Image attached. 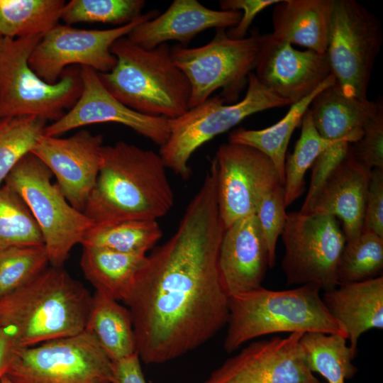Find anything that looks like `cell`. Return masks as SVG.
<instances>
[{"label":"cell","instance_id":"6da1fadb","mask_svg":"<svg viewBox=\"0 0 383 383\" xmlns=\"http://www.w3.org/2000/svg\"><path fill=\"white\" fill-rule=\"evenodd\" d=\"M224 231L216 170L211 165L177 231L147 255L123 301L131 314L137 353L145 363L181 357L227 323L230 297L218 268Z\"/></svg>","mask_w":383,"mask_h":383},{"label":"cell","instance_id":"7a4b0ae2","mask_svg":"<svg viewBox=\"0 0 383 383\" xmlns=\"http://www.w3.org/2000/svg\"><path fill=\"white\" fill-rule=\"evenodd\" d=\"M160 154L118 141L104 145L102 164L83 213L94 225L155 220L174 204Z\"/></svg>","mask_w":383,"mask_h":383},{"label":"cell","instance_id":"3957f363","mask_svg":"<svg viewBox=\"0 0 383 383\" xmlns=\"http://www.w3.org/2000/svg\"><path fill=\"white\" fill-rule=\"evenodd\" d=\"M92 295L62 267H47L0 300V326L18 348L73 336L85 330Z\"/></svg>","mask_w":383,"mask_h":383},{"label":"cell","instance_id":"277c9868","mask_svg":"<svg viewBox=\"0 0 383 383\" xmlns=\"http://www.w3.org/2000/svg\"><path fill=\"white\" fill-rule=\"evenodd\" d=\"M116 57L109 72L98 73L104 87L128 108L144 115L177 118L189 109L191 87L174 64L167 43L146 50L126 36L111 47Z\"/></svg>","mask_w":383,"mask_h":383},{"label":"cell","instance_id":"5b68a950","mask_svg":"<svg viewBox=\"0 0 383 383\" xmlns=\"http://www.w3.org/2000/svg\"><path fill=\"white\" fill-rule=\"evenodd\" d=\"M321 290L315 284L284 290L261 286L231 296L223 343L226 352L232 353L250 340L277 333L321 332L347 337L325 307Z\"/></svg>","mask_w":383,"mask_h":383},{"label":"cell","instance_id":"8992f818","mask_svg":"<svg viewBox=\"0 0 383 383\" xmlns=\"http://www.w3.org/2000/svg\"><path fill=\"white\" fill-rule=\"evenodd\" d=\"M41 38L0 36V118L35 116L54 122L78 100L80 67H68L55 84L44 82L30 67V55Z\"/></svg>","mask_w":383,"mask_h":383},{"label":"cell","instance_id":"52a82bcc","mask_svg":"<svg viewBox=\"0 0 383 383\" xmlns=\"http://www.w3.org/2000/svg\"><path fill=\"white\" fill-rule=\"evenodd\" d=\"M261 39L256 28L242 39L231 38L225 28H217L213 38L202 46L171 48L172 60L191 87L189 109L203 103L218 89L226 104L237 102L255 67Z\"/></svg>","mask_w":383,"mask_h":383},{"label":"cell","instance_id":"ba28073f","mask_svg":"<svg viewBox=\"0 0 383 383\" xmlns=\"http://www.w3.org/2000/svg\"><path fill=\"white\" fill-rule=\"evenodd\" d=\"M247 86L245 96L235 103L226 104L216 95L169 119V137L159 153L167 168L187 179L191 173L189 160L205 143L252 114L290 105L261 84L253 72L248 77Z\"/></svg>","mask_w":383,"mask_h":383},{"label":"cell","instance_id":"9c48e42d","mask_svg":"<svg viewBox=\"0 0 383 383\" xmlns=\"http://www.w3.org/2000/svg\"><path fill=\"white\" fill-rule=\"evenodd\" d=\"M50 170L31 152L23 157L6 177L4 184L23 200L43 238L50 265L62 267L72 249L81 244L94 226L65 199Z\"/></svg>","mask_w":383,"mask_h":383},{"label":"cell","instance_id":"30bf717a","mask_svg":"<svg viewBox=\"0 0 383 383\" xmlns=\"http://www.w3.org/2000/svg\"><path fill=\"white\" fill-rule=\"evenodd\" d=\"M383 40L379 19L354 0H335L326 54L331 73L349 98L366 100Z\"/></svg>","mask_w":383,"mask_h":383},{"label":"cell","instance_id":"8fae6325","mask_svg":"<svg viewBox=\"0 0 383 383\" xmlns=\"http://www.w3.org/2000/svg\"><path fill=\"white\" fill-rule=\"evenodd\" d=\"M5 375L13 383H112V362L84 330L19 348Z\"/></svg>","mask_w":383,"mask_h":383},{"label":"cell","instance_id":"7c38bea8","mask_svg":"<svg viewBox=\"0 0 383 383\" xmlns=\"http://www.w3.org/2000/svg\"><path fill=\"white\" fill-rule=\"evenodd\" d=\"M281 236L287 285L315 284L326 292L339 284L338 268L346 239L335 216L287 213Z\"/></svg>","mask_w":383,"mask_h":383},{"label":"cell","instance_id":"4fadbf2b","mask_svg":"<svg viewBox=\"0 0 383 383\" xmlns=\"http://www.w3.org/2000/svg\"><path fill=\"white\" fill-rule=\"evenodd\" d=\"M159 11L150 10L128 24L106 30H88L57 24L42 36L32 50L28 64L44 82L56 83L70 66L89 67L98 73L112 70L116 57L111 47L127 36L138 24L154 18Z\"/></svg>","mask_w":383,"mask_h":383},{"label":"cell","instance_id":"5bb4252c","mask_svg":"<svg viewBox=\"0 0 383 383\" xmlns=\"http://www.w3.org/2000/svg\"><path fill=\"white\" fill-rule=\"evenodd\" d=\"M217 199L225 230L238 220L255 214L262 196L282 184L272 160L252 147L221 144L213 159Z\"/></svg>","mask_w":383,"mask_h":383},{"label":"cell","instance_id":"9a60e30c","mask_svg":"<svg viewBox=\"0 0 383 383\" xmlns=\"http://www.w3.org/2000/svg\"><path fill=\"white\" fill-rule=\"evenodd\" d=\"M302 335L253 341L204 383H322L308 366L300 343Z\"/></svg>","mask_w":383,"mask_h":383},{"label":"cell","instance_id":"2e32d148","mask_svg":"<svg viewBox=\"0 0 383 383\" xmlns=\"http://www.w3.org/2000/svg\"><path fill=\"white\" fill-rule=\"evenodd\" d=\"M103 147L102 135L81 130L66 138L43 133L31 153L55 177L67 201L83 212L102 164Z\"/></svg>","mask_w":383,"mask_h":383},{"label":"cell","instance_id":"e0dca14e","mask_svg":"<svg viewBox=\"0 0 383 383\" xmlns=\"http://www.w3.org/2000/svg\"><path fill=\"white\" fill-rule=\"evenodd\" d=\"M82 89L74 106L62 117L47 125L44 134L58 136L85 126L116 123L127 126L160 147L170 133L169 119L138 113L125 106L104 87L98 72L80 67Z\"/></svg>","mask_w":383,"mask_h":383},{"label":"cell","instance_id":"ac0fdd59","mask_svg":"<svg viewBox=\"0 0 383 383\" xmlns=\"http://www.w3.org/2000/svg\"><path fill=\"white\" fill-rule=\"evenodd\" d=\"M254 70L261 84L290 105L312 94L331 74L326 53L296 50L271 33L262 35Z\"/></svg>","mask_w":383,"mask_h":383},{"label":"cell","instance_id":"d6986e66","mask_svg":"<svg viewBox=\"0 0 383 383\" xmlns=\"http://www.w3.org/2000/svg\"><path fill=\"white\" fill-rule=\"evenodd\" d=\"M370 172L348 152L299 212L335 216L342 222L346 243L354 241L362 233Z\"/></svg>","mask_w":383,"mask_h":383},{"label":"cell","instance_id":"ffe728a7","mask_svg":"<svg viewBox=\"0 0 383 383\" xmlns=\"http://www.w3.org/2000/svg\"><path fill=\"white\" fill-rule=\"evenodd\" d=\"M268 267V249L255 214L238 220L225 230L218 268L229 297L261 287Z\"/></svg>","mask_w":383,"mask_h":383},{"label":"cell","instance_id":"44dd1931","mask_svg":"<svg viewBox=\"0 0 383 383\" xmlns=\"http://www.w3.org/2000/svg\"><path fill=\"white\" fill-rule=\"evenodd\" d=\"M241 16L242 11L213 10L197 0H174L164 13L138 24L126 37L146 50L170 40L187 47L197 34L212 28H233Z\"/></svg>","mask_w":383,"mask_h":383},{"label":"cell","instance_id":"7402d4cb","mask_svg":"<svg viewBox=\"0 0 383 383\" xmlns=\"http://www.w3.org/2000/svg\"><path fill=\"white\" fill-rule=\"evenodd\" d=\"M322 301L349 340L356 355L358 340L372 329L383 328V277L344 282L324 292Z\"/></svg>","mask_w":383,"mask_h":383},{"label":"cell","instance_id":"603a6c76","mask_svg":"<svg viewBox=\"0 0 383 383\" xmlns=\"http://www.w3.org/2000/svg\"><path fill=\"white\" fill-rule=\"evenodd\" d=\"M382 101L347 97L335 82L321 91L309 109L319 135L331 145H350L359 140Z\"/></svg>","mask_w":383,"mask_h":383},{"label":"cell","instance_id":"cb8c5ba5","mask_svg":"<svg viewBox=\"0 0 383 383\" xmlns=\"http://www.w3.org/2000/svg\"><path fill=\"white\" fill-rule=\"evenodd\" d=\"M335 0H281L272 16L276 39L324 54Z\"/></svg>","mask_w":383,"mask_h":383},{"label":"cell","instance_id":"d4e9b609","mask_svg":"<svg viewBox=\"0 0 383 383\" xmlns=\"http://www.w3.org/2000/svg\"><path fill=\"white\" fill-rule=\"evenodd\" d=\"M146 261L147 255L82 246L80 267L96 292L118 301L125 299Z\"/></svg>","mask_w":383,"mask_h":383},{"label":"cell","instance_id":"484cf974","mask_svg":"<svg viewBox=\"0 0 383 383\" xmlns=\"http://www.w3.org/2000/svg\"><path fill=\"white\" fill-rule=\"evenodd\" d=\"M85 330L95 337L111 362L137 353L128 309L99 292L92 295Z\"/></svg>","mask_w":383,"mask_h":383},{"label":"cell","instance_id":"4316f807","mask_svg":"<svg viewBox=\"0 0 383 383\" xmlns=\"http://www.w3.org/2000/svg\"><path fill=\"white\" fill-rule=\"evenodd\" d=\"M335 82V77L331 74L312 94L290 105L287 114L278 122L260 130H235L229 135L228 142L252 147L267 155L274 163L283 185L286 153L293 132L300 126L313 98Z\"/></svg>","mask_w":383,"mask_h":383},{"label":"cell","instance_id":"83f0119b","mask_svg":"<svg viewBox=\"0 0 383 383\" xmlns=\"http://www.w3.org/2000/svg\"><path fill=\"white\" fill-rule=\"evenodd\" d=\"M347 340L340 333H303L301 346L311 371L321 374L327 383H345L351 379L357 368L353 363L355 355Z\"/></svg>","mask_w":383,"mask_h":383},{"label":"cell","instance_id":"f1b7e54d","mask_svg":"<svg viewBox=\"0 0 383 383\" xmlns=\"http://www.w3.org/2000/svg\"><path fill=\"white\" fill-rule=\"evenodd\" d=\"M64 0H0V35L43 36L58 24Z\"/></svg>","mask_w":383,"mask_h":383},{"label":"cell","instance_id":"f546056e","mask_svg":"<svg viewBox=\"0 0 383 383\" xmlns=\"http://www.w3.org/2000/svg\"><path fill=\"white\" fill-rule=\"evenodd\" d=\"M162 235L155 220L123 221L94 225L84 234L81 245L146 255Z\"/></svg>","mask_w":383,"mask_h":383},{"label":"cell","instance_id":"4dcf8cb0","mask_svg":"<svg viewBox=\"0 0 383 383\" xmlns=\"http://www.w3.org/2000/svg\"><path fill=\"white\" fill-rule=\"evenodd\" d=\"M300 126L301 134L294 151L285 159L283 187L286 206L302 195L306 171L311 167L316 157L330 146V143L318 133L309 109L304 114Z\"/></svg>","mask_w":383,"mask_h":383},{"label":"cell","instance_id":"1f68e13d","mask_svg":"<svg viewBox=\"0 0 383 383\" xmlns=\"http://www.w3.org/2000/svg\"><path fill=\"white\" fill-rule=\"evenodd\" d=\"M47 123L35 116L0 118V187L16 164L31 152Z\"/></svg>","mask_w":383,"mask_h":383},{"label":"cell","instance_id":"d6a6232c","mask_svg":"<svg viewBox=\"0 0 383 383\" xmlns=\"http://www.w3.org/2000/svg\"><path fill=\"white\" fill-rule=\"evenodd\" d=\"M44 245L40 228L21 197L8 186L0 187V249Z\"/></svg>","mask_w":383,"mask_h":383},{"label":"cell","instance_id":"836d02e7","mask_svg":"<svg viewBox=\"0 0 383 383\" xmlns=\"http://www.w3.org/2000/svg\"><path fill=\"white\" fill-rule=\"evenodd\" d=\"M383 238L362 232L354 241L346 243L338 268L339 283L355 282L382 276Z\"/></svg>","mask_w":383,"mask_h":383},{"label":"cell","instance_id":"e575fe53","mask_svg":"<svg viewBox=\"0 0 383 383\" xmlns=\"http://www.w3.org/2000/svg\"><path fill=\"white\" fill-rule=\"evenodd\" d=\"M49 264L44 245L0 249V300L28 284Z\"/></svg>","mask_w":383,"mask_h":383},{"label":"cell","instance_id":"d590c367","mask_svg":"<svg viewBox=\"0 0 383 383\" xmlns=\"http://www.w3.org/2000/svg\"><path fill=\"white\" fill-rule=\"evenodd\" d=\"M144 0H72L65 3L61 19L67 25L101 23L121 26L138 18Z\"/></svg>","mask_w":383,"mask_h":383},{"label":"cell","instance_id":"8d00e7d4","mask_svg":"<svg viewBox=\"0 0 383 383\" xmlns=\"http://www.w3.org/2000/svg\"><path fill=\"white\" fill-rule=\"evenodd\" d=\"M286 207L284 187L279 184L262 196L256 209L255 215L268 249L270 268L275 264L277 240L286 223Z\"/></svg>","mask_w":383,"mask_h":383},{"label":"cell","instance_id":"74e56055","mask_svg":"<svg viewBox=\"0 0 383 383\" xmlns=\"http://www.w3.org/2000/svg\"><path fill=\"white\" fill-rule=\"evenodd\" d=\"M348 152L370 171L383 169L382 104L367 122L362 138L350 145Z\"/></svg>","mask_w":383,"mask_h":383},{"label":"cell","instance_id":"f35d334b","mask_svg":"<svg viewBox=\"0 0 383 383\" xmlns=\"http://www.w3.org/2000/svg\"><path fill=\"white\" fill-rule=\"evenodd\" d=\"M362 232L383 238V169L374 168L370 172Z\"/></svg>","mask_w":383,"mask_h":383},{"label":"cell","instance_id":"ab89813d","mask_svg":"<svg viewBox=\"0 0 383 383\" xmlns=\"http://www.w3.org/2000/svg\"><path fill=\"white\" fill-rule=\"evenodd\" d=\"M281 0H221L219 6L222 11H241L242 16L238 24L228 28L226 33L231 38L242 39L255 16L267 7L276 4Z\"/></svg>","mask_w":383,"mask_h":383},{"label":"cell","instance_id":"60d3db41","mask_svg":"<svg viewBox=\"0 0 383 383\" xmlns=\"http://www.w3.org/2000/svg\"><path fill=\"white\" fill-rule=\"evenodd\" d=\"M112 383H146L138 353L112 362Z\"/></svg>","mask_w":383,"mask_h":383},{"label":"cell","instance_id":"b9f144b4","mask_svg":"<svg viewBox=\"0 0 383 383\" xmlns=\"http://www.w3.org/2000/svg\"><path fill=\"white\" fill-rule=\"evenodd\" d=\"M19 348L13 339L0 326V381L6 374Z\"/></svg>","mask_w":383,"mask_h":383},{"label":"cell","instance_id":"7bdbcfd3","mask_svg":"<svg viewBox=\"0 0 383 383\" xmlns=\"http://www.w3.org/2000/svg\"><path fill=\"white\" fill-rule=\"evenodd\" d=\"M0 383H13V382H12L6 375H4L1 378Z\"/></svg>","mask_w":383,"mask_h":383},{"label":"cell","instance_id":"ee69618b","mask_svg":"<svg viewBox=\"0 0 383 383\" xmlns=\"http://www.w3.org/2000/svg\"><path fill=\"white\" fill-rule=\"evenodd\" d=\"M0 36H1V35H0Z\"/></svg>","mask_w":383,"mask_h":383}]
</instances>
